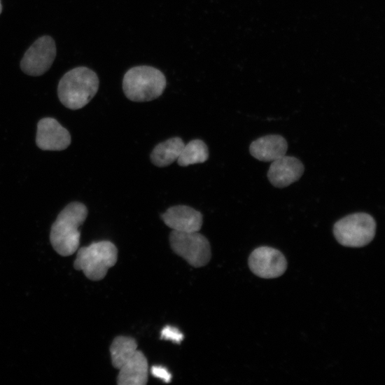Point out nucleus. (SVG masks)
Here are the masks:
<instances>
[{
	"label": "nucleus",
	"mask_w": 385,
	"mask_h": 385,
	"mask_svg": "<svg viewBox=\"0 0 385 385\" xmlns=\"http://www.w3.org/2000/svg\"><path fill=\"white\" fill-rule=\"evenodd\" d=\"M88 216L87 206L80 202H72L59 213L50 232L51 244L58 254L66 257L78 250L81 237L79 228Z\"/></svg>",
	"instance_id": "obj_1"
},
{
	"label": "nucleus",
	"mask_w": 385,
	"mask_h": 385,
	"mask_svg": "<svg viewBox=\"0 0 385 385\" xmlns=\"http://www.w3.org/2000/svg\"><path fill=\"white\" fill-rule=\"evenodd\" d=\"M99 88L98 76L93 70L85 66L76 67L66 73L59 81L58 97L65 107L80 109L95 97Z\"/></svg>",
	"instance_id": "obj_2"
},
{
	"label": "nucleus",
	"mask_w": 385,
	"mask_h": 385,
	"mask_svg": "<svg viewBox=\"0 0 385 385\" xmlns=\"http://www.w3.org/2000/svg\"><path fill=\"white\" fill-rule=\"evenodd\" d=\"M167 87L164 74L149 66L130 69L125 75L123 90L126 97L134 102H146L159 98Z\"/></svg>",
	"instance_id": "obj_3"
},
{
	"label": "nucleus",
	"mask_w": 385,
	"mask_h": 385,
	"mask_svg": "<svg viewBox=\"0 0 385 385\" xmlns=\"http://www.w3.org/2000/svg\"><path fill=\"white\" fill-rule=\"evenodd\" d=\"M118 259V250L113 243L99 241L80 248L74 267L76 271H82L88 279L98 281L104 279Z\"/></svg>",
	"instance_id": "obj_4"
},
{
	"label": "nucleus",
	"mask_w": 385,
	"mask_h": 385,
	"mask_svg": "<svg viewBox=\"0 0 385 385\" xmlns=\"http://www.w3.org/2000/svg\"><path fill=\"white\" fill-rule=\"evenodd\" d=\"M376 222L368 214L358 213L346 216L334 225L333 234L337 242L345 247L361 248L372 241Z\"/></svg>",
	"instance_id": "obj_5"
},
{
	"label": "nucleus",
	"mask_w": 385,
	"mask_h": 385,
	"mask_svg": "<svg viewBox=\"0 0 385 385\" xmlns=\"http://www.w3.org/2000/svg\"><path fill=\"white\" fill-rule=\"evenodd\" d=\"M169 241L174 252L192 267H204L211 258L210 243L199 232L184 233L173 230Z\"/></svg>",
	"instance_id": "obj_6"
},
{
	"label": "nucleus",
	"mask_w": 385,
	"mask_h": 385,
	"mask_svg": "<svg viewBox=\"0 0 385 385\" xmlns=\"http://www.w3.org/2000/svg\"><path fill=\"white\" fill-rule=\"evenodd\" d=\"M56 55V45L53 38L50 36H42L25 52L20 63L21 69L29 76H42L51 68Z\"/></svg>",
	"instance_id": "obj_7"
},
{
	"label": "nucleus",
	"mask_w": 385,
	"mask_h": 385,
	"mask_svg": "<svg viewBox=\"0 0 385 385\" xmlns=\"http://www.w3.org/2000/svg\"><path fill=\"white\" fill-rule=\"evenodd\" d=\"M251 271L265 279H273L283 276L288 262L284 254L274 248L262 246L256 248L248 259Z\"/></svg>",
	"instance_id": "obj_8"
},
{
	"label": "nucleus",
	"mask_w": 385,
	"mask_h": 385,
	"mask_svg": "<svg viewBox=\"0 0 385 385\" xmlns=\"http://www.w3.org/2000/svg\"><path fill=\"white\" fill-rule=\"evenodd\" d=\"M69 132L53 118L42 119L37 125L36 146L43 150H63L71 144Z\"/></svg>",
	"instance_id": "obj_9"
},
{
	"label": "nucleus",
	"mask_w": 385,
	"mask_h": 385,
	"mask_svg": "<svg viewBox=\"0 0 385 385\" xmlns=\"http://www.w3.org/2000/svg\"><path fill=\"white\" fill-rule=\"evenodd\" d=\"M162 218L168 227L178 232H199L203 225L202 213L184 205L169 208Z\"/></svg>",
	"instance_id": "obj_10"
},
{
	"label": "nucleus",
	"mask_w": 385,
	"mask_h": 385,
	"mask_svg": "<svg viewBox=\"0 0 385 385\" xmlns=\"http://www.w3.org/2000/svg\"><path fill=\"white\" fill-rule=\"evenodd\" d=\"M304 172V167L298 159L284 156L272 162L267 172V178L273 186L283 188L298 181Z\"/></svg>",
	"instance_id": "obj_11"
},
{
	"label": "nucleus",
	"mask_w": 385,
	"mask_h": 385,
	"mask_svg": "<svg viewBox=\"0 0 385 385\" xmlns=\"http://www.w3.org/2000/svg\"><path fill=\"white\" fill-rule=\"evenodd\" d=\"M288 143L280 135H268L252 142L250 153L256 160L263 162H273L286 155Z\"/></svg>",
	"instance_id": "obj_12"
},
{
	"label": "nucleus",
	"mask_w": 385,
	"mask_h": 385,
	"mask_svg": "<svg viewBox=\"0 0 385 385\" xmlns=\"http://www.w3.org/2000/svg\"><path fill=\"white\" fill-rule=\"evenodd\" d=\"M120 385H145L148 378V364L144 354L138 351L119 370Z\"/></svg>",
	"instance_id": "obj_13"
},
{
	"label": "nucleus",
	"mask_w": 385,
	"mask_h": 385,
	"mask_svg": "<svg viewBox=\"0 0 385 385\" xmlns=\"http://www.w3.org/2000/svg\"><path fill=\"white\" fill-rule=\"evenodd\" d=\"M185 144L179 137H174L157 145L150 154L152 163L166 167L177 161Z\"/></svg>",
	"instance_id": "obj_14"
},
{
	"label": "nucleus",
	"mask_w": 385,
	"mask_h": 385,
	"mask_svg": "<svg viewBox=\"0 0 385 385\" xmlns=\"http://www.w3.org/2000/svg\"><path fill=\"white\" fill-rule=\"evenodd\" d=\"M138 344L135 339L119 336L115 337L111 346L110 354L113 366L120 370L137 351Z\"/></svg>",
	"instance_id": "obj_15"
},
{
	"label": "nucleus",
	"mask_w": 385,
	"mask_h": 385,
	"mask_svg": "<svg viewBox=\"0 0 385 385\" xmlns=\"http://www.w3.org/2000/svg\"><path fill=\"white\" fill-rule=\"evenodd\" d=\"M209 157L207 145L200 139L185 144L177 160L178 164L185 167L206 162Z\"/></svg>",
	"instance_id": "obj_16"
},
{
	"label": "nucleus",
	"mask_w": 385,
	"mask_h": 385,
	"mask_svg": "<svg viewBox=\"0 0 385 385\" xmlns=\"http://www.w3.org/2000/svg\"><path fill=\"white\" fill-rule=\"evenodd\" d=\"M161 337L163 340L180 344L183 341L184 335L178 328L168 326L162 330Z\"/></svg>",
	"instance_id": "obj_17"
},
{
	"label": "nucleus",
	"mask_w": 385,
	"mask_h": 385,
	"mask_svg": "<svg viewBox=\"0 0 385 385\" xmlns=\"http://www.w3.org/2000/svg\"><path fill=\"white\" fill-rule=\"evenodd\" d=\"M150 372L153 377L160 379L166 383H169L172 381V375L171 372L163 366H153Z\"/></svg>",
	"instance_id": "obj_18"
},
{
	"label": "nucleus",
	"mask_w": 385,
	"mask_h": 385,
	"mask_svg": "<svg viewBox=\"0 0 385 385\" xmlns=\"http://www.w3.org/2000/svg\"><path fill=\"white\" fill-rule=\"evenodd\" d=\"M2 12H3V6L1 4V0H0V15H1Z\"/></svg>",
	"instance_id": "obj_19"
}]
</instances>
